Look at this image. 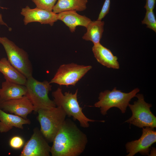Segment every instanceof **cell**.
<instances>
[{"label":"cell","mask_w":156,"mask_h":156,"mask_svg":"<svg viewBox=\"0 0 156 156\" xmlns=\"http://www.w3.org/2000/svg\"><path fill=\"white\" fill-rule=\"evenodd\" d=\"M88 1V0H57L52 11L58 14L66 11H83L87 8Z\"/></svg>","instance_id":"cell-18"},{"label":"cell","mask_w":156,"mask_h":156,"mask_svg":"<svg viewBox=\"0 0 156 156\" xmlns=\"http://www.w3.org/2000/svg\"><path fill=\"white\" fill-rule=\"evenodd\" d=\"M21 14L24 16L23 21L25 25L31 23L37 22L52 26L58 20L57 14L36 7L31 8L27 6L22 8Z\"/></svg>","instance_id":"cell-11"},{"label":"cell","mask_w":156,"mask_h":156,"mask_svg":"<svg viewBox=\"0 0 156 156\" xmlns=\"http://www.w3.org/2000/svg\"><path fill=\"white\" fill-rule=\"evenodd\" d=\"M135 96L138 98L137 101L128 106L131 111L132 116L125 122L140 128H156V117L150 110L152 104L145 101L142 94H137Z\"/></svg>","instance_id":"cell-7"},{"label":"cell","mask_w":156,"mask_h":156,"mask_svg":"<svg viewBox=\"0 0 156 156\" xmlns=\"http://www.w3.org/2000/svg\"><path fill=\"white\" fill-rule=\"evenodd\" d=\"M48 81H38L32 76L27 79L25 85L27 88L25 96L30 100L37 112L40 109H50L56 107L53 101L48 96L52 86Z\"/></svg>","instance_id":"cell-4"},{"label":"cell","mask_w":156,"mask_h":156,"mask_svg":"<svg viewBox=\"0 0 156 156\" xmlns=\"http://www.w3.org/2000/svg\"><path fill=\"white\" fill-rule=\"evenodd\" d=\"M58 20L62 21L71 32L75 31L76 27L81 26L86 28L92 21L85 15L78 14L75 11L63 12L57 14Z\"/></svg>","instance_id":"cell-13"},{"label":"cell","mask_w":156,"mask_h":156,"mask_svg":"<svg viewBox=\"0 0 156 156\" xmlns=\"http://www.w3.org/2000/svg\"><path fill=\"white\" fill-rule=\"evenodd\" d=\"M0 43L11 64L27 79L32 76V66L27 53L6 37H1Z\"/></svg>","instance_id":"cell-6"},{"label":"cell","mask_w":156,"mask_h":156,"mask_svg":"<svg viewBox=\"0 0 156 156\" xmlns=\"http://www.w3.org/2000/svg\"><path fill=\"white\" fill-rule=\"evenodd\" d=\"M92 51L97 61L102 65L108 68L115 69L119 68L117 57L114 55L109 49L100 43L94 45Z\"/></svg>","instance_id":"cell-15"},{"label":"cell","mask_w":156,"mask_h":156,"mask_svg":"<svg viewBox=\"0 0 156 156\" xmlns=\"http://www.w3.org/2000/svg\"><path fill=\"white\" fill-rule=\"evenodd\" d=\"M37 112L41 133L47 141L52 142L66 120V113L59 107L50 109H40Z\"/></svg>","instance_id":"cell-5"},{"label":"cell","mask_w":156,"mask_h":156,"mask_svg":"<svg viewBox=\"0 0 156 156\" xmlns=\"http://www.w3.org/2000/svg\"><path fill=\"white\" fill-rule=\"evenodd\" d=\"M51 147L40 130L37 128L33 130L30 139L25 144L21 156H49Z\"/></svg>","instance_id":"cell-10"},{"label":"cell","mask_w":156,"mask_h":156,"mask_svg":"<svg viewBox=\"0 0 156 156\" xmlns=\"http://www.w3.org/2000/svg\"><path fill=\"white\" fill-rule=\"evenodd\" d=\"M26 92L25 85L5 80L0 88V103L21 98L26 95Z\"/></svg>","instance_id":"cell-14"},{"label":"cell","mask_w":156,"mask_h":156,"mask_svg":"<svg viewBox=\"0 0 156 156\" xmlns=\"http://www.w3.org/2000/svg\"><path fill=\"white\" fill-rule=\"evenodd\" d=\"M142 23L146 25L147 27L156 32V19L153 10H146L145 16Z\"/></svg>","instance_id":"cell-20"},{"label":"cell","mask_w":156,"mask_h":156,"mask_svg":"<svg viewBox=\"0 0 156 156\" xmlns=\"http://www.w3.org/2000/svg\"><path fill=\"white\" fill-rule=\"evenodd\" d=\"M88 142L86 135L74 122L65 120L54 138L50 153L52 156H78Z\"/></svg>","instance_id":"cell-1"},{"label":"cell","mask_w":156,"mask_h":156,"mask_svg":"<svg viewBox=\"0 0 156 156\" xmlns=\"http://www.w3.org/2000/svg\"><path fill=\"white\" fill-rule=\"evenodd\" d=\"M36 7L44 10L52 11L57 0H31Z\"/></svg>","instance_id":"cell-21"},{"label":"cell","mask_w":156,"mask_h":156,"mask_svg":"<svg viewBox=\"0 0 156 156\" xmlns=\"http://www.w3.org/2000/svg\"><path fill=\"white\" fill-rule=\"evenodd\" d=\"M139 91L138 88L127 93L117 90L116 87L112 91L105 90L99 93V101L95 103L94 107L99 108L100 112L103 116L106 115L108 111L113 107L118 108L122 113L124 114L131 100Z\"/></svg>","instance_id":"cell-3"},{"label":"cell","mask_w":156,"mask_h":156,"mask_svg":"<svg viewBox=\"0 0 156 156\" xmlns=\"http://www.w3.org/2000/svg\"><path fill=\"white\" fill-rule=\"evenodd\" d=\"M0 25H4L8 27H9L8 26L7 24L4 22L3 21L2 18V14L0 13Z\"/></svg>","instance_id":"cell-25"},{"label":"cell","mask_w":156,"mask_h":156,"mask_svg":"<svg viewBox=\"0 0 156 156\" xmlns=\"http://www.w3.org/2000/svg\"><path fill=\"white\" fill-rule=\"evenodd\" d=\"M78 90L73 94L69 92L63 93L62 89L58 88L52 92V95L53 101L57 107H61L66 113L67 116H72L77 120L80 125L82 127L88 128L89 126V122L95 121L104 122L103 120L97 121L87 118L82 111L77 99Z\"/></svg>","instance_id":"cell-2"},{"label":"cell","mask_w":156,"mask_h":156,"mask_svg":"<svg viewBox=\"0 0 156 156\" xmlns=\"http://www.w3.org/2000/svg\"><path fill=\"white\" fill-rule=\"evenodd\" d=\"M104 22L98 20L91 21L86 27L87 31L82 37L83 39L92 42L94 44L100 43L103 32Z\"/></svg>","instance_id":"cell-19"},{"label":"cell","mask_w":156,"mask_h":156,"mask_svg":"<svg viewBox=\"0 0 156 156\" xmlns=\"http://www.w3.org/2000/svg\"><path fill=\"white\" fill-rule=\"evenodd\" d=\"M0 108L4 111L27 119L28 115L34 111L32 104L25 95L21 98L0 103Z\"/></svg>","instance_id":"cell-12"},{"label":"cell","mask_w":156,"mask_h":156,"mask_svg":"<svg viewBox=\"0 0 156 156\" xmlns=\"http://www.w3.org/2000/svg\"><path fill=\"white\" fill-rule=\"evenodd\" d=\"M92 68L91 66L74 63L62 65L49 83L66 86H75Z\"/></svg>","instance_id":"cell-8"},{"label":"cell","mask_w":156,"mask_h":156,"mask_svg":"<svg viewBox=\"0 0 156 156\" xmlns=\"http://www.w3.org/2000/svg\"><path fill=\"white\" fill-rule=\"evenodd\" d=\"M0 72L5 80L25 85L27 78L16 69L8 59L3 57L0 60Z\"/></svg>","instance_id":"cell-17"},{"label":"cell","mask_w":156,"mask_h":156,"mask_svg":"<svg viewBox=\"0 0 156 156\" xmlns=\"http://www.w3.org/2000/svg\"><path fill=\"white\" fill-rule=\"evenodd\" d=\"M110 0H105L97 20L101 21L108 13L110 9Z\"/></svg>","instance_id":"cell-23"},{"label":"cell","mask_w":156,"mask_h":156,"mask_svg":"<svg viewBox=\"0 0 156 156\" xmlns=\"http://www.w3.org/2000/svg\"><path fill=\"white\" fill-rule=\"evenodd\" d=\"M1 39V37H0V43Z\"/></svg>","instance_id":"cell-27"},{"label":"cell","mask_w":156,"mask_h":156,"mask_svg":"<svg viewBox=\"0 0 156 156\" xmlns=\"http://www.w3.org/2000/svg\"><path fill=\"white\" fill-rule=\"evenodd\" d=\"M155 148H152V150H151V154H150V155L151 156H153L155 155Z\"/></svg>","instance_id":"cell-26"},{"label":"cell","mask_w":156,"mask_h":156,"mask_svg":"<svg viewBox=\"0 0 156 156\" xmlns=\"http://www.w3.org/2000/svg\"><path fill=\"white\" fill-rule=\"evenodd\" d=\"M30 120L20 116L9 114L0 108V132L6 133L15 127L23 129V125L30 124Z\"/></svg>","instance_id":"cell-16"},{"label":"cell","mask_w":156,"mask_h":156,"mask_svg":"<svg viewBox=\"0 0 156 156\" xmlns=\"http://www.w3.org/2000/svg\"><path fill=\"white\" fill-rule=\"evenodd\" d=\"M144 8L146 10H153L155 5L156 0H146Z\"/></svg>","instance_id":"cell-24"},{"label":"cell","mask_w":156,"mask_h":156,"mask_svg":"<svg viewBox=\"0 0 156 156\" xmlns=\"http://www.w3.org/2000/svg\"><path fill=\"white\" fill-rule=\"evenodd\" d=\"M142 134L138 140L127 142L125 144L127 156H133L138 153L148 155L151 146L156 142V131L149 127L142 128Z\"/></svg>","instance_id":"cell-9"},{"label":"cell","mask_w":156,"mask_h":156,"mask_svg":"<svg viewBox=\"0 0 156 156\" xmlns=\"http://www.w3.org/2000/svg\"><path fill=\"white\" fill-rule=\"evenodd\" d=\"M24 144V141L23 138L18 136H15L12 137L9 141L10 146L14 149L21 148Z\"/></svg>","instance_id":"cell-22"}]
</instances>
